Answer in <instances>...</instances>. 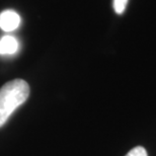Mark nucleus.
<instances>
[{
  "mask_svg": "<svg viewBox=\"0 0 156 156\" xmlns=\"http://www.w3.org/2000/svg\"><path fill=\"white\" fill-rule=\"evenodd\" d=\"M17 40L12 36H4L0 40V55H12L17 51Z\"/></svg>",
  "mask_w": 156,
  "mask_h": 156,
  "instance_id": "7ed1b4c3",
  "label": "nucleus"
},
{
  "mask_svg": "<svg viewBox=\"0 0 156 156\" xmlns=\"http://www.w3.org/2000/svg\"><path fill=\"white\" fill-rule=\"evenodd\" d=\"M126 156H148L147 151L142 146H137V147L133 148L132 150L129 151Z\"/></svg>",
  "mask_w": 156,
  "mask_h": 156,
  "instance_id": "39448f33",
  "label": "nucleus"
},
{
  "mask_svg": "<svg viewBox=\"0 0 156 156\" xmlns=\"http://www.w3.org/2000/svg\"><path fill=\"white\" fill-rule=\"evenodd\" d=\"M128 0H114V8L115 11L117 12L118 14H122L124 13L125 9H126Z\"/></svg>",
  "mask_w": 156,
  "mask_h": 156,
  "instance_id": "20e7f679",
  "label": "nucleus"
},
{
  "mask_svg": "<svg viewBox=\"0 0 156 156\" xmlns=\"http://www.w3.org/2000/svg\"><path fill=\"white\" fill-rule=\"evenodd\" d=\"M20 23V17L17 12L13 10H4L0 13V29L3 32H13L18 27Z\"/></svg>",
  "mask_w": 156,
  "mask_h": 156,
  "instance_id": "f03ea898",
  "label": "nucleus"
},
{
  "mask_svg": "<svg viewBox=\"0 0 156 156\" xmlns=\"http://www.w3.org/2000/svg\"><path fill=\"white\" fill-rule=\"evenodd\" d=\"M30 86L23 79H14L0 88V127L4 125L12 113L27 101Z\"/></svg>",
  "mask_w": 156,
  "mask_h": 156,
  "instance_id": "f257e3e1",
  "label": "nucleus"
}]
</instances>
